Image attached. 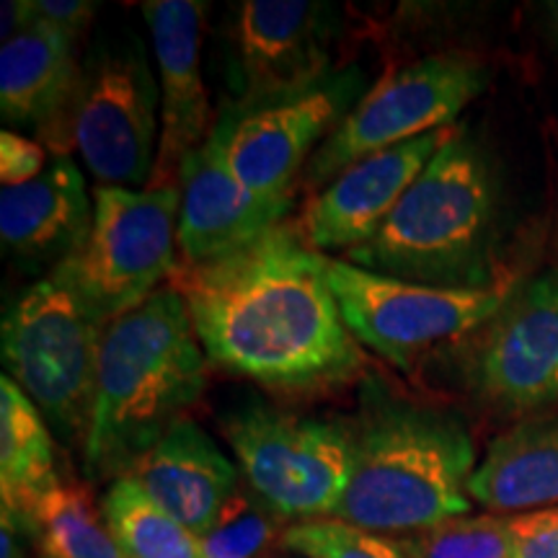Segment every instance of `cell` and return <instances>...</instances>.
<instances>
[{
    "instance_id": "603a6c76",
    "label": "cell",
    "mask_w": 558,
    "mask_h": 558,
    "mask_svg": "<svg viewBox=\"0 0 558 558\" xmlns=\"http://www.w3.org/2000/svg\"><path fill=\"white\" fill-rule=\"evenodd\" d=\"M39 558H130L114 538L101 507L94 505L90 488L62 481L41 501L34 520Z\"/></svg>"
},
{
    "instance_id": "8fae6325",
    "label": "cell",
    "mask_w": 558,
    "mask_h": 558,
    "mask_svg": "<svg viewBox=\"0 0 558 558\" xmlns=\"http://www.w3.org/2000/svg\"><path fill=\"white\" fill-rule=\"evenodd\" d=\"M492 70L463 52H439L403 65L365 94L320 143L303 171L305 186L331 184L373 153L396 148L448 124L484 94Z\"/></svg>"
},
{
    "instance_id": "30bf717a",
    "label": "cell",
    "mask_w": 558,
    "mask_h": 558,
    "mask_svg": "<svg viewBox=\"0 0 558 558\" xmlns=\"http://www.w3.org/2000/svg\"><path fill=\"white\" fill-rule=\"evenodd\" d=\"M329 284L357 344L411 373L424 354L471 339L497 316L512 284L486 290L432 288L331 259Z\"/></svg>"
},
{
    "instance_id": "7402d4cb",
    "label": "cell",
    "mask_w": 558,
    "mask_h": 558,
    "mask_svg": "<svg viewBox=\"0 0 558 558\" xmlns=\"http://www.w3.org/2000/svg\"><path fill=\"white\" fill-rule=\"evenodd\" d=\"M101 512L130 558H205L199 538L140 488L135 478H114Z\"/></svg>"
},
{
    "instance_id": "5bb4252c",
    "label": "cell",
    "mask_w": 558,
    "mask_h": 558,
    "mask_svg": "<svg viewBox=\"0 0 558 558\" xmlns=\"http://www.w3.org/2000/svg\"><path fill=\"white\" fill-rule=\"evenodd\" d=\"M160 86V143L145 190H163L179 181L184 158L209 137V96L202 75L207 3L150 0L143 3Z\"/></svg>"
},
{
    "instance_id": "ba28073f",
    "label": "cell",
    "mask_w": 558,
    "mask_h": 558,
    "mask_svg": "<svg viewBox=\"0 0 558 558\" xmlns=\"http://www.w3.org/2000/svg\"><path fill=\"white\" fill-rule=\"evenodd\" d=\"M365 68H331L318 81L248 104H228L209 130L235 179L262 199H295L313 153L365 99Z\"/></svg>"
},
{
    "instance_id": "8992f818",
    "label": "cell",
    "mask_w": 558,
    "mask_h": 558,
    "mask_svg": "<svg viewBox=\"0 0 558 558\" xmlns=\"http://www.w3.org/2000/svg\"><path fill=\"white\" fill-rule=\"evenodd\" d=\"M220 429L243 484L284 522L333 518L352 471L347 418L303 416L248 399L220 418Z\"/></svg>"
},
{
    "instance_id": "f546056e",
    "label": "cell",
    "mask_w": 558,
    "mask_h": 558,
    "mask_svg": "<svg viewBox=\"0 0 558 558\" xmlns=\"http://www.w3.org/2000/svg\"><path fill=\"white\" fill-rule=\"evenodd\" d=\"M3 26H0V34H3V45L13 37H19L21 32H26L37 21V11H34V0H5L3 3Z\"/></svg>"
},
{
    "instance_id": "484cf974",
    "label": "cell",
    "mask_w": 558,
    "mask_h": 558,
    "mask_svg": "<svg viewBox=\"0 0 558 558\" xmlns=\"http://www.w3.org/2000/svg\"><path fill=\"white\" fill-rule=\"evenodd\" d=\"M282 548L300 558H407L396 538L333 518L295 522L284 530Z\"/></svg>"
},
{
    "instance_id": "4dcf8cb0",
    "label": "cell",
    "mask_w": 558,
    "mask_h": 558,
    "mask_svg": "<svg viewBox=\"0 0 558 558\" xmlns=\"http://www.w3.org/2000/svg\"><path fill=\"white\" fill-rule=\"evenodd\" d=\"M543 16L548 21V32L554 41L558 45V0H550V3L543 5Z\"/></svg>"
},
{
    "instance_id": "7a4b0ae2",
    "label": "cell",
    "mask_w": 558,
    "mask_h": 558,
    "mask_svg": "<svg viewBox=\"0 0 558 558\" xmlns=\"http://www.w3.org/2000/svg\"><path fill=\"white\" fill-rule=\"evenodd\" d=\"M347 424L352 471L333 520L401 538L471 512L478 463L463 418L369 375Z\"/></svg>"
},
{
    "instance_id": "f1b7e54d",
    "label": "cell",
    "mask_w": 558,
    "mask_h": 558,
    "mask_svg": "<svg viewBox=\"0 0 558 558\" xmlns=\"http://www.w3.org/2000/svg\"><path fill=\"white\" fill-rule=\"evenodd\" d=\"M514 558H558V507L538 512L533 533Z\"/></svg>"
},
{
    "instance_id": "4316f807",
    "label": "cell",
    "mask_w": 558,
    "mask_h": 558,
    "mask_svg": "<svg viewBox=\"0 0 558 558\" xmlns=\"http://www.w3.org/2000/svg\"><path fill=\"white\" fill-rule=\"evenodd\" d=\"M47 150L37 140L13 130L0 132V181L3 186L26 184L47 169Z\"/></svg>"
},
{
    "instance_id": "3957f363",
    "label": "cell",
    "mask_w": 558,
    "mask_h": 558,
    "mask_svg": "<svg viewBox=\"0 0 558 558\" xmlns=\"http://www.w3.org/2000/svg\"><path fill=\"white\" fill-rule=\"evenodd\" d=\"M207 388V357L171 284L104 326L94 418L83 463L90 478L128 476Z\"/></svg>"
},
{
    "instance_id": "44dd1931",
    "label": "cell",
    "mask_w": 558,
    "mask_h": 558,
    "mask_svg": "<svg viewBox=\"0 0 558 558\" xmlns=\"http://www.w3.org/2000/svg\"><path fill=\"white\" fill-rule=\"evenodd\" d=\"M62 484L50 424L9 375L0 378V497L34 538V520Z\"/></svg>"
},
{
    "instance_id": "4fadbf2b",
    "label": "cell",
    "mask_w": 558,
    "mask_h": 558,
    "mask_svg": "<svg viewBox=\"0 0 558 558\" xmlns=\"http://www.w3.org/2000/svg\"><path fill=\"white\" fill-rule=\"evenodd\" d=\"M341 26L331 3L241 0L230 9L228 104H248L308 86L337 68L331 47Z\"/></svg>"
},
{
    "instance_id": "e0dca14e",
    "label": "cell",
    "mask_w": 558,
    "mask_h": 558,
    "mask_svg": "<svg viewBox=\"0 0 558 558\" xmlns=\"http://www.w3.org/2000/svg\"><path fill=\"white\" fill-rule=\"evenodd\" d=\"M65 34L34 21L26 32L9 39L0 50V114L11 128L37 130L54 158H68L70 107L78 86L81 62Z\"/></svg>"
},
{
    "instance_id": "7c38bea8",
    "label": "cell",
    "mask_w": 558,
    "mask_h": 558,
    "mask_svg": "<svg viewBox=\"0 0 558 558\" xmlns=\"http://www.w3.org/2000/svg\"><path fill=\"white\" fill-rule=\"evenodd\" d=\"M471 339L465 383L484 407L507 416L558 407V269L512 284Z\"/></svg>"
},
{
    "instance_id": "ffe728a7",
    "label": "cell",
    "mask_w": 558,
    "mask_h": 558,
    "mask_svg": "<svg viewBox=\"0 0 558 558\" xmlns=\"http://www.w3.org/2000/svg\"><path fill=\"white\" fill-rule=\"evenodd\" d=\"M471 499L497 514L558 507V414L530 416L492 439L473 471Z\"/></svg>"
},
{
    "instance_id": "d4e9b609",
    "label": "cell",
    "mask_w": 558,
    "mask_h": 558,
    "mask_svg": "<svg viewBox=\"0 0 558 558\" xmlns=\"http://www.w3.org/2000/svg\"><path fill=\"white\" fill-rule=\"evenodd\" d=\"M288 527L290 522L241 484L197 538L205 558H271V550L282 546Z\"/></svg>"
},
{
    "instance_id": "83f0119b",
    "label": "cell",
    "mask_w": 558,
    "mask_h": 558,
    "mask_svg": "<svg viewBox=\"0 0 558 558\" xmlns=\"http://www.w3.org/2000/svg\"><path fill=\"white\" fill-rule=\"evenodd\" d=\"M96 9L99 5L90 3V0H34L37 19L73 41H78L86 34L96 16Z\"/></svg>"
},
{
    "instance_id": "277c9868",
    "label": "cell",
    "mask_w": 558,
    "mask_h": 558,
    "mask_svg": "<svg viewBox=\"0 0 558 558\" xmlns=\"http://www.w3.org/2000/svg\"><path fill=\"white\" fill-rule=\"evenodd\" d=\"M501 190L492 158L450 130L378 233L344 262L432 288L486 290L497 279Z\"/></svg>"
},
{
    "instance_id": "cb8c5ba5",
    "label": "cell",
    "mask_w": 558,
    "mask_h": 558,
    "mask_svg": "<svg viewBox=\"0 0 558 558\" xmlns=\"http://www.w3.org/2000/svg\"><path fill=\"white\" fill-rule=\"evenodd\" d=\"M538 512L463 514L396 538L407 558H514L533 533Z\"/></svg>"
},
{
    "instance_id": "9c48e42d",
    "label": "cell",
    "mask_w": 558,
    "mask_h": 558,
    "mask_svg": "<svg viewBox=\"0 0 558 558\" xmlns=\"http://www.w3.org/2000/svg\"><path fill=\"white\" fill-rule=\"evenodd\" d=\"M70 137L101 186H148L160 143V86L137 34L90 47L70 107Z\"/></svg>"
},
{
    "instance_id": "52a82bcc",
    "label": "cell",
    "mask_w": 558,
    "mask_h": 558,
    "mask_svg": "<svg viewBox=\"0 0 558 558\" xmlns=\"http://www.w3.org/2000/svg\"><path fill=\"white\" fill-rule=\"evenodd\" d=\"M101 333L104 326L50 277L21 292L3 316L5 375L78 448H86L94 418Z\"/></svg>"
},
{
    "instance_id": "6da1fadb",
    "label": "cell",
    "mask_w": 558,
    "mask_h": 558,
    "mask_svg": "<svg viewBox=\"0 0 558 558\" xmlns=\"http://www.w3.org/2000/svg\"><path fill=\"white\" fill-rule=\"evenodd\" d=\"M329 256L279 222L205 264H181L184 298L209 365L282 396H311L360 378L365 357L329 284Z\"/></svg>"
},
{
    "instance_id": "9a60e30c",
    "label": "cell",
    "mask_w": 558,
    "mask_h": 558,
    "mask_svg": "<svg viewBox=\"0 0 558 558\" xmlns=\"http://www.w3.org/2000/svg\"><path fill=\"white\" fill-rule=\"evenodd\" d=\"M450 130L373 153L341 171L316 197L305 202L295 222L300 239L311 248L352 251L378 233L418 173L427 169Z\"/></svg>"
},
{
    "instance_id": "ac0fdd59",
    "label": "cell",
    "mask_w": 558,
    "mask_h": 558,
    "mask_svg": "<svg viewBox=\"0 0 558 558\" xmlns=\"http://www.w3.org/2000/svg\"><path fill=\"white\" fill-rule=\"evenodd\" d=\"M90 226L94 199L70 158H52L37 179L0 190L3 248L29 269H58L86 243Z\"/></svg>"
},
{
    "instance_id": "d6986e66",
    "label": "cell",
    "mask_w": 558,
    "mask_h": 558,
    "mask_svg": "<svg viewBox=\"0 0 558 558\" xmlns=\"http://www.w3.org/2000/svg\"><path fill=\"white\" fill-rule=\"evenodd\" d=\"M128 476L194 535L213 525L226 501L243 484L239 465L192 416L173 424L132 465Z\"/></svg>"
},
{
    "instance_id": "5b68a950",
    "label": "cell",
    "mask_w": 558,
    "mask_h": 558,
    "mask_svg": "<svg viewBox=\"0 0 558 558\" xmlns=\"http://www.w3.org/2000/svg\"><path fill=\"white\" fill-rule=\"evenodd\" d=\"M179 205L177 184L163 190L99 184L86 243L52 269L50 279L96 324H111L166 288L181 267Z\"/></svg>"
},
{
    "instance_id": "2e32d148",
    "label": "cell",
    "mask_w": 558,
    "mask_h": 558,
    "mask_svg": "<svg viewBox=\"0 0 558 558\" xmlns=\"http://www.w3.org/2000/svg\"><path fill=\"white\" fill-rule=\"evenodd\" d=\"M177 186L181 264L213 262L262 239L292 207V199H262L248 192L209 137L184 158Z\"/></svg>"
}]
</instances>
